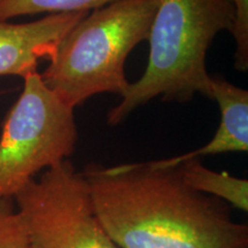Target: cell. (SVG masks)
<instances>
[{
    "label": "cell",
    "instance_id": "obj_1",
    "mask_svg": "<svg viewBox=\"0 0 248 248\" xmlns=\"http://www.w3.org/2000/svg\"><path fill=\"white\" fill-rule=\"evenodd\" d=\"M99 221L120 248H248V226L224 201L194 191L177 167L148 162L82 171Z\"/></svg>",
    "mask_w": 248,
    "mask_h": 248
},
{
    "label": "cell",
    "instance_id": "obj_2",
    "mask_svg": "<svg viewBox=\"0 0 248 248\" xmlns=\"http://www.w3.org/2000/svg\"><path fill=\"white\" fill-rule=\"evenodd\" d=\"M233 22L232 0H160L147 38L146 69L108 111V125H119L156 98L187 102L197 93L206 94L207 53L221 31L231 32Z\"/></svg>",
    "mask_w": 248,
    "mask_h": 248
},
{
    "label": "cell",
    "instance_id": "obj_3",
    "mask_svg": "<svg viewBox=\"0 0 248 248\" xmlns=\"http://www.w3.org/2000/svg\"><path fill=\"white\" fill-rule=\"evenodd\" d=\"M160 0H116L90 12L57 46L40 74L71 108L100 93H125V62L147 40Z\"/></svg>",
    "mask_w": 248,
    "mask_h": 248
},
{
    "label": "cell",
    "instance_id": "obj_4",
    "mask_svg": "<svg viewBox=\"0 0 248 248\" xmlns=\"http://www.w3.org/2000/svg\"><path fill=\"white\" fill-rule=\"evenodd\" d=\"M77 140L74 108L45 85L38 71L27 76L1 126L0 200L13 199L37 173L69 160Z\"/></svg>",
    "mask_w": 248,
    "mask_h": 248
},
{
    "label": "cell",
    "instance_id": "obj_5",
    "mask_svg": "<svg viewBox=\"0 0 248 248\" xmlns=\"http://www.w3.org/2000/svg\"><path fill=\"white\" fill-rule=\"evenodd\" d=\"M13 200L31 248H120L99 221L85 177L69 160L46 169Z\"/></svg>",
    "mask_w": 248,
    "mask_h": 248
},
{
    "label": "cell",
    "instance_id": "obj_6",
    "mask_svg": "<svg viewBox=\"0 0 248 248\" xmlns=\"http://www.w3.org/2000/svg\"><path fill=\"white\" fill-rule=\"evenodd\" d=\"M89 13L48 14L27 23L0 21V76L24 79L37 73L38 62L49 60L62 38Z\"/></svg>",
    "mask_w": 248,
    "mask_h": 248
},
{
    "label": "cell",
    "instance_id": "obj_7",
    "mask_svg": "<svg viewBox=\"0 0 248 248\" xmlns=\"http://www.w3.org/2000/svg\"><path fill=\"white\" fill-rule=\"evenodd\" d=\"M204 97L213 99L221 111L215 135L202 147L169 159L150 161L159 168H173L190 159L248 151V91L222 77L210 76Z\"/></svg>",
    "mask_w": 248,
    "mask_h": 248
},
{
    "label": "cell",
    "instance_id": "obj_8",
    "mask_svg": "<svg viewBox=\"0 0 248 248\" xmlns=\"http://www.w3.org/2000/svg\"><path fill=\"white\" fill-rule=\"evenodd\" d=\"M177 169L183 181L194 191L224 201L229 206L247 212L248 181L228 172H217L207 168L200 159L186 160Z\"/></svg>",
    "mask_w": 248,
    "mask_h": 248
},
{
    "label": "cell",
    "instance_id": "obj_9",
    "mask_svg": "<svg viewBox=\"0 0 248 248\" xmlns=\"http://www.w3.org/2000/svg\"><path fill=\"white\" fill-rule=\"evenodd\" d=\"M116 0H0V21L22 15L91 12Z\"/></svg>",
    "mask_w": 248,
    "mask_h": 248
},
{
    "label": "cell",
    "instance_id": "obj_10",
    "mask_svg": "<svg viewBox=\"0 0 248 248\" xmlns=\"http://www.w3.org/2000/svg\"><path fill=\"white\" fill-rule=\"evenodd\" d=\"M13 199L0 200V248H31Z\"/></svg>",
    "mask_w": 248,
    "mask_h": 248
},
{
    "label": "cell",
    "instance_id": "obj_11",
    "mask_svg": "<svg viewBox=\"0 0 248 248\" xmlns=\"http://www.w3.org/2000/svg\"><path fill=\"white\" fill-rule=\"evenodd\" d=\"M234 22L231 33L234 40V68L246 73L248 70V0H232Z\"/></svg>",
    "mask_w": 248,
    "mask_h": 248
},
{
    "label": "cell",
    "instance_id": "obj_12",
    "mask_svg": "<svg viewBox=\"0 0 248 248\" xmlns=\"http://www.w3.org/2000/svg\"><path fill=\"white\" fill-rule=\"evenodd\" d=\"M4 93H5V91H0V95H1V94H4Z\"/></svg>",
    "mask_w": 248,
    "mask_h": 248
}]
</instances>
